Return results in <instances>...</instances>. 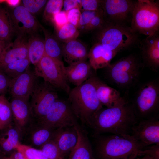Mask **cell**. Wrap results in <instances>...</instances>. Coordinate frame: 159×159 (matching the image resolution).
<instances>
[{
    "label": "cell",
    "mask_w": 159,
    "mask_h": 159,
    "mask_svg": "<svg viewBox=\"0 0 159 159\" xmlns=\"http://www.w3.org/2000/svg\"><path fill=\"white\" fill-rule=\"evenodd\" d=\"M14 34L10 12L6 8L0 7V40L9 43Z\"/></svg>",
    "instance_id": "83f0119b"
},
{
    "label": "cell",
    "mask_w": 159,
    "mask_h": 159,
    "mask_svg": "<svg viewBox=\"0 0 159 159\" xmlns=\"http://www.w3.org/2000/svg\"><path fill=\"white\" fill-rule=\"evenodd\" d=\"M27 42L26 37L18 36L7 44L0 55V70L11 62L28 58Z\"/></svg>",
    "instance_id": "ac0fdd59"
},
{
    "label": "cell",
    "mask_w": 159,
    "mask_h": 159,
    "mask_svg": "<svg viewBox=\"0 0 159 159\" xmlns=\"http://www.w3.org/2000/svg\"><path fill=\"white\" fill-rule=\"evenodd\" d=\"M63 7L65 11L67 12L74 8H78L82 10L81 0H64Z\"/></svg>",
    "instance_id": "7bdbcfd3"
},
{
    "label": "cell",
    "mask_w": 159,
    "mask_h": 159,
    "mask_svg": "<svg viewBox=\"0 0 159 159\" xmlns=\"http://www.w3.org/2000/svg\"><path fill=\"white\" fill-rule=\"evenodd\" d=\"M67 14L68 23L77 28L81 14V10L78 8H74L67 12Z\"/></svg>",
    "instance_id": "60d3db41"
},
{
    "label": "cell",
    "mask_w": 159,
    "mask_h": 159,
    "mask_svg": "<svg viewBox=\"0 0 159 159\" xmlns=\"http://www.w3.org/2000/svg\"><path fill=\"white\" fill-rule=\"evenodd\" d=\"M10 103L13 121L21 131L25 127L32 117L28 100L12 97Z\"/></svg>",
    "instance_id": "603a6c76"
},
{
    "label": "cell",
    "mask_w": 159,
    "mask_h": 159,
    "mask_svg": "<svg viewBox=\"0 0 159 159\" xmlns=\"http://www.w3.org/2000/svg\"><path fill=\"white\" fill-rule=\"evenodd\" d=\"M146 82L138 89L131 103L138 120L159 117V82Z\"/></svg>",
    "instance_id": "52a82bcc"
},
{
    "label": "cell",
    "mask_w": 159,
    "mask_h": 159,
    "mask_svg": "<svg viewBox=\"0 0 159 159\" xmlns=\"http://www.w3.org/2000/svg\"><path fill=\"white\" fill-rule=\"evenodd\" d=\"M77 143L69 153V159H95L92 145L87 132L79 125L76 126Z\"/></svg>",
    "instance_id": "d4e9b609"
},
{
    "label": "cell",
    "mask_w": 159,
    "mask_h": 159,
    "mask_svg": "<svg viewBox=\"0 0 159 159\" xmlns=\"http://www.w3.org/2000/svg\"><path fill=\"white\" fill-rule=\"evenodd\" d=\"M35 67L34 73L37 77H42L55 88L69 94L71 89L64 73L65 66L62 61L44 54Z\"/></svg>",
    "instance_id": "ba28073f"
},
{
    "label": "cell",
    "mask_w": 159,
    "mask_h": 159,
    "mask_svg": "<svg viewBox=\"0 0 159 159\" xmlns=\"http://www.w3.org/2000/svg\"><path fill=\"white\" fill-rule=\"evenodd\" d=\"M88 61L82 62L64 67V73L68 82L79 86L95 73Z\"/></svg>",
    "instance_id": "cb8c5ba5"
},
{
    "label": "cell",
    "mask_w": 159,
    "mask_h": 159,
    "mask_svg": "<svg viewBox=\"0 0 159 159\" xmlns=\"http://www.w3.org/2000/svg\"><path fill=\"white\" fill-rule=\"evenodd\" d=\"M3 155H4L0 152V159H2V158Z\"/></svg>",
    "instance_id": "681fc988"
},
{
    "label": "cell",
    "mask_w": 159,
    "mask_h": 159,
    "mask_svg": "<svg viewBox=\"0 0 159 159\" xmlns=\"http://www.w3.org/2000/svg\"><path fill=\"white\" fill-rule=\"evenodd\" d=\"M37 120L44 126L54 129L79 125L67 100L59 99L43 117Z\"/></svg>",
    "instance_id": "30bf717a"
},
{
    "label": "cell",
    "mask_w": 159,
    "mask_h": 159,
    "mask_svg": "<svg viewBox=\"0 0 159 159\" xmlns=\"http://www.w3.org/2000/svg\"><path fill=\"white\" fill-rule=\"evenodd\" d=\"M81 0L82 10L95 11L102 9L101 0Z\"/></svg>",
    "instance_id": "f35d334b"
},
{
    "label": "cell",
    "mask_w": 159,
    "mask_h": 159,
    "mask_svg": "<svg viewBox=\"0 0 159 159\" xmlns=\"http://www.w3.org/2000/svg\"><path fill=\"white\" fill-rule=\"evenodd\" d=\"M21 131L13 121L0 130V152L5 156L10 155L21 143Z\"/></svg>",
    "instance_id": "ffe728a7"
},
{
    "label": "cell",
    "mask_w": 159,
    "mask_h": 159,
    "mask_svg": "<svg viewBox=\"0 0 159 159\" xmlns=\"http://www.w3.org/2000/svg\"><path fill=\"white\" fill-rule=\"evenodd\" d=\"M11 78L0 71V95H4L9 89Z\"/></svg>",
    "instance_id": "b9f144b4"
},
{
    "label": "cell",
    "mask_w": 159,
    "mask_h": 159,
    "mask_svg": "<svg viewBox=\"0 0 159 159\" xmlns=\"http://www.w3.org/2000/svg\"><path fill=\"white\" fill-rule=\"evenodd\" d=\"M15 34L26 37L37 34L42 25L22 5L13 8L10 13Z\"/></svg>",
    "instance_id": "7c38bea8"
},
{
    "label": "cell",
    "mask_w": 159,
    "mask_h": 159,
    "mask_svg": "<svg viewBox=\"0 0 159 159\" xmlns=\"http://www.w3.org/2000/svg\"><path fill=\"white\" fill-rule=\"evenodd\" d=\"M76 126L58 128L54 132L51 140L64 157L70 153L77 143L78 135Z\"/></svg>",
    "instance_id": "d6986e66"
},
{
    "label": "cell",
    "mask_w": 159,
    "mask_h": 159,
    "mask_svg": "<svg viewBox=\"0 0 159 159\" xmlns=\"http://www.w3.org/2000/svg\"><path fill=\"white\" fill-rule=\"evenodd\" d=\"M130 136L145 148L159 144V117L139 120L132 127Z\"/></svg>",
    "instance_id": "4fadbf2b"
},
{
    "label": "cell",
    "mask_w": 159,
    "mask_h": 159,
    "mask_svg": "<svg viewBox=\"0 0 159 159\" xmlns=\"http://www.w3.org/2000/svg\"><path fill=\"white\" fill-rule=\"evenodd\" d=\"M46 0H23L22 5L32 14L39 13L46 5Z\"/></svg>",
    "instance_id": "d590c367"
},
{
    "label": "cell",
    "mask_w": 159,
    "mask_h": 159,
    "mask_svg": "<svg viewBox=\"0 0 159 159\" xmlns=\"http://www.w3.org/2000/svg\"><path fill=\"white\" fill-rule=\"evenodd\" d=\"M117 53L100 43H94L89 51L88 62L96 72L98 69L107 67Z\"/></svg>",
    "instance_id": "44dd1931"
},
{
    "label": "cell",
    "mask_w": 159,
    "mask_h": 159,
    "mask_svg": "<svg viewBox=\"0 0 159 159\" xmlns=\"http://www.w3.org/2000/svg\"><path fill=\"white\" fill-rule=\"evenodd\" d=\"M91 77L95 87L97 97L102 106L106 107H113L127 101L117 90L108 85L95 74Z\"/></svg>",
    "instance_id": "e0dca14e"
},
{
    "label": "cell",
    "mask_w": 159,
    "mask_h": 159,
    "mask_svg": "<svg viewBox=\"0 0 159 159\" xmlns=\"http://www.w3.org/2000/svg\"><path fill=\"white\" fill-rule=\"evenodd\" d=\"M94 43H100L118 53L138 44V33L130 26L106 23L93 32Z\"/></svg>",
    "instance_id": "277c9868"
},
{
    "label": "cell",
    "mask_w": 159,
    "mask_h": 159,
    "mask_svg": "<svg viewBox=\"0 0 159 159\" xmlns=\"http://www.w3.org/2000/svg\"><path fill=\"white\" fill-rule=\"evenodd\" d=\"M89 51L85 45L77 39L62 44V57L69 65L87 61Z\"/></svg>",
    "instance_id": "7402d4cb"
},
{
    "label": "cell",
    "mask_w": 159,
    "mask_h": 159,
    "mask_svg": "<svg viewBox=\"0 0 159 159\" xmlns=\"http://www.w3.org/2000/svg\"><path fill=\"white\" fill-rule=\"evenodd\" d=\"M143 66L155 72L159 69V33L147 36L139 42Z\"/></svg>",
    "instance_id": "9a60e30c"
},
{
    "label": "cell",
    "mask_w": 159,
    "mask_h": 159,
    "mask_svg": "<svg viewBox=\"0 0 159 159\" xmlns=\"http://www.w3.org/2000/svg\"><path fill=\"white\" fill-rule=\"evenodd\" d=\"M138 121L131 103L127 100L116 106L100 109L87 125L92 130V135L110 133L130 136L132 127Z\"/></svg>",
    "instance_id": "6da1fadb"
},
{
    "label": "cell",
    "mask_w": 159,
    "mask_h": 159,
    "mask_svg": "<svg viewBox=\"0 0 159 159\" xmlns=\"http://www.w3.org/2000/svg\"></svg>",
    "instance_id": "816d5d0a"
},
{
    "label": "cell",
    "mask_w": 159,
    "mask_h": 159,
    "mask_svg": "<svg viewBox=\"0 0 159 159\" xmlns=\"http://www.w3.org/2000/svg\"><path fill=\"white\" fill-rule=\"evenodd\" d=\"M143 67L139 58L131 54L110 64L104 68V74L110 83L119 88L127 89L137 83Z\"/></svg>",
    "instance_id": "5b68a950"
},
{
    "label": "cell",
    "mask_w": 159,
    "mask_h": 159,
    "mask_svg": "<svg viewBox=\"0 0 159 159\" xmlns=\"http://www.w3.org/2000/svg\"><path fill=\"white\" fill-rule=\"evenodd\" d=\"M13 121L10 103L4 95H0V130Z\"/></svg>",
    "instance_id": "4dcf8cb0"
},
{
    "label": "cell",
    "mask_w": 159,
    "mask_h": 159,
    "mask_svg": "<svg viewBox=\"0 0 159 159\" xmlns=\"http://www.w3.org/2000/svg\"><path fill=\"white\" fill-rule=\"evenodd\" d=\"M147 155L152 159H159V144L150 146L146 148L138 151L137 156Z\"/></svg>",
    "instance_id": "74e56055"
},
{
    "label": "cell",
    "mask_w": 159,
    "mask_h": 159,
    "mask_svg": "<svg viewBox=\"0 0 159 159\" xmlns=\"http://www.w3.org/2000/svg\"><path fill=\"white\" fill-rule=\"evenodd\" d=\"M91 77L71 89L67 100L77 120L86 125L92 116L103 107L97 97Z\"/></svg>",
    "instance_id": "3957f363"
},
{
    "label": "cell",
    "mask_w": 159,
    "mask_h": 159,
    "mask_svg": "<svg viewBox=\"0 0 159 159\" xmlns=\"http://www.w3.org/2000/svg\"><path fill=\"white\" fill-rule=\"evenodd\" d=\"M2 159H10L8 156L3 155Z\"/></svg>",
    "instance_id": "c3c4849f"
},
{
    "label": "cell",
    "mask_w": 159,
    "mask_h": 159,
    "mask_svg": "<svg viewBox=\"0 0 159 159\" xmlns=\"http://www.w3.org/2000/svg\"><path fill=\"white\" fill-rule=\"evenodd\" d=\"M56 31V37L60 42L64 43L77 39L80 33L77 27L69 23Z\"/></svg>",
    "instance_id": "f546056e"
},
{
    "label": "cell",
    "mask_w": 159,
    "mask_h": 159,
    "mask_svg": "<svg viewBox=\"0 0 159 159\" xmlns=\"http://www.w3.org/2000/svg\"><path fill=\"white\" fill-rule=\"evenodd\" d=\"M21 1L20 0H5L6 3L8 5L12 8L16 7L19 5Z\"/></svg>",
    "instance_id": "f6af8a7d"
},
{
    "label": "cell",
    "mask_w": 159,
    "mask_h": 159,
    "mask_svg": "<svg viewBox=\"0 0 159 159\" xmlns=\"http://www.w3.org/2000/svg\"><path fill=\"white\" fill-rule=\"evenodd\" d=\"M102 9L95 11L82 10L79 23L77 27L80 33H85L92 19Z\"/></svg>",
    "instance_id": "e575fe53"
},
{
    "label": "cell",
    "mask_w": 159,
    "mask_h": 159,
    "mask_svg": "<svg viewBox=\"0 0 159 159\" xmlns=\"http://www.w3.org/2000/svg\"><path fill=\"white\" fill-rule=\"evenodd\" d=\"M136 1L101 0L104 22L121 25L130 23Z\"/></svg>",
    "instance_id": "8fae6325"
},
{
    "label": "cell",
    "mask_w": 159,
    "mask_h": 159,
    "mask_svg": "<svg viewBox=\"0 0 159 159\" xmlns=\"http://www.w3.org/2000/svg\"><path fill=\"white\" fill-rule=\"evenodd\" d=\"M68 23L67 12L62 10L55 15L52 24L57 30Z\"/></svg>",
    "instance_id": "ab89813d"
},
{
    "label": "cell",
    "mask_w": 159,
    "mask_h": 159,
    "mask_svg": "<svg viewBox=\"0 0 159 159\" xmlns=\"http://www.w3.org/2000/svg\"><path fill=\"white\" fill-rule=\"evenodd\" d=\"M141 159H152V158L150 157L147 156L145 155L142 158H141Z\"/></svg>",
    "instance_id": "7dc6e473"
},
{
    "label": "cell",
    "mask_w": 159,
    "mask_h": 159,
    "mask_svg": "<svg viewBox=\"0 0 159 159\" xmlns=\"http://www.w3.org/2000/svg\"><path fill=\"white\" fill-rule=\"evenodd\" d=\"M31 63L28 58L18 60L6 65L0 70L11 78L16 77L29 69Z\"/></svg>",
    "instance_id": "f1b7e54d"
},
{
    "label": "cell",
    "mask_w": 159,
    "mask_h": 159,
    "mask_svg": "<svg viewBox=\"0 0 159 159\" xmlns=\"http://www.w3.org/2000/svg\"><path fill=\"white\" fill-rule=\"evenodd\" d=\"M41 29L44 32L45 55L50 57L62 60V44L55 36L51 34L42 25Z\"/></svg>",
    "instance_id": "4316f807"
},
{
    "label": "cell",
    "mask_w": 159,
    "mask_h": 159,
    "mask_svg": "<svg viewBox=\"0 0 159 159\" xmlns=\"http://www.w3.org/2000/svg\"><path fill=\"white\" fill-rule=\"evenodd\" d=\"M104 23L103 11L101 10L91 19L85 32H93L100 28Z\"/></svg>",
    "instance_id": "8d00e7d4"
},
{
    "label": "cell",
    "mask_w": 159,
    "mask_h": 159,
    "mask_svg": "<svg viewBox=\"0 0 159 159\" xmlns=\"http://www.w3.org/2000/svg\"><path fill=\"white\" fill-rule=\"evenodd\" d=\"M27 49L28 58L35 66L45 54L44 40L37 34L29 37Z\"/></svg>",
    "instance_id": "484cf974"
},
{
    "label": "cell",
    "mask_w": 159,
    "mask_h": 159,
    "mask_svg": "<svg viewBox=\"0 0 159 159\" xmlns=\"http://www.w3.org/2000/svg\"><path fill=\"white\" fill-rule=\"evenodd\" d=\"M15 150L21 153L26 159H48L40 149L21 143L17 146Z\"/></svg>",
    "instance_id": "d6a6232c"
},
{
    "label": "cell",
    "mask_w": 159,
    "mask_h": 159,
    "mask_svg": "<svg viewBox=\"0 0 159 159\" xmlns=\"http://www.w3.org/2000/svg\"><path fill=\"white\" fill-rule=\"evenodd\" d=\"M48 159H64L58 147L52 140L48 141L39 149Z\"/></svg>",
    "instance_id": "836d02e7"
},
{
    "label": "cell",
    "mask_w": 159,
    "mask_h": 159,
    "mask_svg": "<svg viewBox=\"0 0 159 159\" xmlns=\"http://www.w3.org/2000/svg\"><path fill=\"white\" fill-rule=\"evenodd\" d=\"M92 137L95 159H135L138 150L145 149L130 135L101 134Z\"/></svg>",
    "instance_id": "7a4b0ae2"
},
{
    "label": "cell",
    "mask_w": 159,
    "mask_h": 159,
    "mask_svg": "<svg viewBox=\"0 0 159 159\" xmlns=\"http://www.w3.org/2000/svg\"><path fill=\"white\" fill-rule=\"evenodd\" d=\"M63 0L48 1L43 12L44 20L52 24L55 16L61 11L63 6Z\"/></svg>",
    "instance_id": "1f68e13d"
},
{
    "label": "cell",
    "mask_w": 159,
    "mask_h": 159,
    "mask_svg": "<svg viewBox=\"0 0 159 159\" xmlns=\"http://www.w3.org/2000/svg\"><path fill=\"white\" fill-rule=\"evenodd\" d=\"M7 43L4 41L0 40V55Z\"/></svg>",
    "instance_id": "bcb514c9"
},
{
    "label": "cell",
    "mask_w": 159,
    "mask_h": 159,
    "mask_svg": "<svg viewBox=\"0 0 159 159\" xmlns=\"http://www.w3.org/2000/svg\"><path fill=\"white\" fill-rule=\"evenodd\" d=\"M130 27L135 32L149 36L159 33V1L136 0Z\"/></svg>",
    "instance_id": "8992f818"
},
{
    "label": "cell",
    "mask_w": 159,
    "mask_h": 159,
    "mask_svg": "<svg viewBox=\"0 0 159 159\" xmlns=\"http://www.w3.org/2000/svg\"><path fill=\"white\" fill-rule=\"evenodd\" d=\"M37 77L34 72L29 69L19 76L11 78L9 89L12 97L29 100L37 82Z\"/></svg>",
    "instance_id": "2e32d148"
},
{
    "label": "cell",
    "mask_w": 159,
    "mask_h": 159,
    "mask_svg": "<svg viewBox=\"0 0 159 159\" xmlns=\"http://www.w3.org/2000/svg\"><path fill=\"white\" fill-rule=\"evenodd\" d=\"M5 0H0V4L4 2H5Z\"/></svg>",
    "instance_id": "f907efd6"
},
{
    "label": "cell",
    "mask_w": 159,
    "mask_h": 159,
    "mask_svg": "<svg viewBox=\"0 0 159 159\" xmlns=\"http://www.w3.org/2000/svg\"><path fill=\"white\" fill-rule=\"evenodd\" d=\"M55 130L44 126L32 117L22 131L21 143L39 149L52 139Z\"/></svg>",
    "instance_id": "5bb4252c"
},
{
    "label": "cell",
    "mask_w": 159,
    "mask_h": 159,
    "mask_svg": "<svg viewBox=\"0 0 159 159\" xmlns=\"http://www.w3.org/2000/svg\"><path fill=\"white\" fill-rule=\"evenodd\" d=\"M56 88L44 81L36 82L31 95L30 103L32 117L37 120L43 117L58 99Z\"/></svg>",
    "instance_id": "9c48e42d"
},
{
    "label": "cell",
    "mask_w": 159,
    "mask_h": 159,
    "mask_svg": "<svg viewBox=\"0 0 159 159\" xmlns=\"http://www.w3.org/2000/svg\"><path fill=\"white\" fill-rule=\"evenodd\" d=\"M8 157L10 159H26L23 154L15 150Z\"/></svg>",
    "instance_id": "ee69618b"
}]
</instances>
